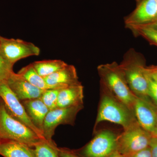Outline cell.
Returning <instances> with one entry per match:
<instances>
[{
  "mask_svg": "<svg viewBox=\"0 0 157 157\" xmlns=\"http://www.w3.org/2000/svg\"><path fill=\"white\" fill-rule=\"evenodd\" d=\"M98 71L101 83L114 98L134 112L137 96L129 88L119 64L113 62L100 65L98 66Z\"/></svg>",
  "mask_w": 157,
  "mask_h": 157,
  "instance_id": "cell-1",
  "label": "cell"
},
{
  "mask_svg": "<svg viewBox=\"0 0 157 157\" xmlns=\"http://www.w3.org/2000/svg\"><path fill=\"white\" fill-rule=\"evenodd\" d=\"M127 83L132 92L138 97H148V81L144 72L145 60L134 48L124 55L119 64Z\"/></svg>",
  "mask_w": 157,
  "mask_h": 157,
  "instance_id": "cell-2",
  "label": "cell"
},
{
  "mask_svg": "<svg viewBox=\"0 0 157 157\" xmlns=\"http://www.w3.org/2000/svg\"><path fill=\"white\" fill-rule=\"evenodd\" d=\"M101 86L103 95L98 109L95 128L100 123L107 121L120 125L125 130L137 121L133 111L114 98L101 83Z\"/></svg>",
  "mask_w": 157,
  "mask_h": 157,
  "instance_id": "cell-3",
  "label": "cell"
},
{
  "mask_svg": "<svg viewBox=\"0 0 157 157\" xmlns=\"http://www.w3.org/2000/svg\"><path fill=\"white\" fill-rule=\"evenodd\" d=\"M0 139L14 140L33 147L45 139L11 116L4 104L0 105Z\"/></svg>",
  "mask_w": 157,
  "mask_h": 157,
  "instance_id": "cell-4",
  "label": "cell"
},
{
  "mask_svg": "<svg viewBox=\"0 0 157 157\" xmlns=\"http://www.w3.org/2000/svg\"><path fill=\"white\" fill-rule=\"evenodd\" d=\"M151 133L142 128L137 121L118 136V152L127 157L149 146Z\"/></svg>",
  "mask_w": 157,
  "mask_h": 157,
  "instance_id": "cell-5",
  "label": "cell"
},
{
  "mask_svg": "<svg viewBox=\"0 0 157 157\" xmlns=\"http://www.w3.org/2000/svg\"><path fill=\"white\" fill-rule=\"evenodd\" d=\"M118 136L109 130L96 135L82 148L75 151L82 157H110L118 152Z\"/></svg>",
  "mask_w": 157,
  "mask_h": 157,
  "instance_id": "cell-6",
  "label": "cell"
},
{
  "mask_svg": "<svg viewBox=\"0 0 157 157\" xmlns=\"http://www.w3.org/2000/svg\"><path fill=\"white\" fill-rule=\"evenodd\" d=\"M83 108V105L65 108H57L49 110L45 119L43 135L45 140L53 141L52 137L57 127L60 124L73 125L77 113Z\"/></svg>",
  "mask_w": 157,
  "mask_h": 157,
  "instance_id": "cell-7",
  "label": "cell"
},
{
  "mask_svg": "<svg viewBox=\"0 0 157 157\" xmlns=\"http://www.w3.org/2000/svg\"><path fill=\"white\" fill-rule=\"evenodd\" d=\"M0 50L5 58L11 63L28 57L38 56L39 48L31 42L19 39H9L0 36Z\"/></svg>",
  "mask_w": 157,
  "mask_h": 157,
  "instance_id": "cell-8",
  "label": "cell"
},
{
  "mask_svg": "<svg viewBox=\"0 0 157 157\" xmlns=\"http://www.w3.org/2000/svg\"><path fill=\"white\" fill-rule=\"evenodd\" d=\"M0 97L4 101L7 111L11 116L25 124L41 137L45 138L32 122L21 101L11 90L6 81H0Z\"/></svg>",
  "mask_w": 157,
  "mask_h": 157,
  "instance_id": "cell-9",
  "label": "cell"
},
{
  "mask_svg": "<svg viewBox=\"0 0 157 157\" xmlns=\"http://www.w3.org/2000/svg\"><path fill=\"white\" fill-rule=\"evenodd\" d=\"M148 98L137 96L133 111L138 123L151 135L157 124V110Z\"/></svg>",
  "mask_w": 157,
  "mask_h": 157,
  "instance_id": "cell-10",
  "label": "cell"
},
{
  "mask_svg": "<svg viewBox=\"0 0 157 157\" xmlns=\"http://www.w3.org/2000/svg\"><path fill=\"white\" fill-rule=\"evenodd\" d=\"M157 20V5L155 0H137L136 8L124 19L126 27L144 25Z\"/></svg>",
  "mask_w": 157,
  "mask_h": 157,
  "instance_id": "cell-11",
  "label": "cell"
},
{
  "mask_svg": "<svg viewBox=\"0 0 157 157\" xmlns=\"http://www.w3.org/2000/svg\"><path fill=\"white\" fill-rule=\"evenodd\" d=\"M6 81L21 101L40 98L45 90L34 86L18 73L14 72L11 73Z\"/></svg>",
  "mask_w": 157,
  "mask_h": 157,
  "instance_id": "cell-12",
  "label": "cell"
},
{
  "mask_svg": "<svg viewBox=\"0 0 157 157\" xmlns=\"http://www.w3.org/2000/svg\"><path fill=\"white\" fill-rule=\"evenodd\" d=\"M44 78L48 85L55 89H62L68 86L81 84L78 81L76 68L73 65L67 64Z\"/></svg>",
  "mask_w": 157,
  "mask_h": 157,
  "instance_id": "cell-13",
  "label": "cell"
},
{
  "mask_svg": "<svg viewBox=\"0 0 157 157\" xmlns=\"http://www.w3.org/2000/svg\"><path fill=\"white\" fill-rule=\"evenodd\" d=\"M21 102L31 121L43 136V124L49 109L40 98L25 100Z\"/></svg>",
  "mask_w": 157,
  "mask_h": 157,
  "instance_id": "cell-14",
  "label": "cell"
},
{
  "mask_svg": "<svg viewBox=\"0 0 157 157\" xmlns=\"http://www.w3.org/2000/svg\"><path fill=\"white\" fill-rule=\"evenodd\" d=\"M83 87L82 85L69 86L60 90L58 97V108L83 105Z\"/></svg>",
  "mask_w": 157,
  "mask_h": 157,
  "instance_id": "cell-15",
  "label": "cell"
},
{
  "mask_svg": "<svg viewBox=\"0 0 157 157\" xmlns=\"http://www.w3.org/2000/svg\"><path fill=\"white\" fill-rule=\"evenodd\" d=\"M0 155L4 157H36L34 147L14 140L1 139Z\"/></svg>",
  "mask_w": 157,
  "mask_h": 157,
  "instance_id": "cell-16",
  "label": "cell"
},
{
  "mask_svg": "<svg viewBox=\"0 0 157 157\" xmlns=\"http://www.w3.org/2000/svg\"><path fill=\"white\" fill-rule=\"evenodd\" d=\"M32 64L38 74L43 78L53 74L67 65L61 60L40 61Z\"/></svg>",
  "mask_w": 157,
  "mask_h": 157,
  "instance_id": "cell-17",
  "label": "cell"
},
{
  "mask_svg": "<svg viewBox=\"0 0 157 157\" xmlns=\"http://www.w3.org/2000/svg\"><path fill=\"white\" fill-rule=\"evenodd\" d=\"M17 73L31 84L38 88L43 90L52 89L47 84L44 78L38 74L32 64L22 68Z\"/></svg>",
  "mask_w": 157,
  "mask_h": 157,
  "instance_id": "cell-18",
  "label": "cell"
},
{
  "mask_svg": "<svg viewBox=\"0 0 157 157\" xmlns=\"http://www.w3.org/2000/svg\"><path fill=\"white\" fill-rule=\"evenodd\" d=\"M36 157H61L59 147L53 141L43 139L34 147Z\"/></svg>",
  "mask_w": 157,
  "mask_h": 157,
  "instance_id": "cell-19",
  "label": "cell"
},
{
  "mask_svg": "<svg viewBox=\"0 0 157 157\" xmlns=\"http://www.w3.org/2000/svg\"><path fill=\"white\" fill-rule=\"evenodd\" d=\"M135 36L143 37L151 45L157 47V30L145 25H132L127 27Z\"/></svg>",
  "mask_w": 157,
  "mask_h": 157,
  "instance_id": "cell-20",
  "label": "cell"
},
{
  "mask_svg": "<svg viewBox=\"0 0 157 157\" xmlns=\"http://www.w3.org/2000/svg\"><path fill=\"white\" fill-rule=\"evenodd\" d=\"M60 90L52 89L45 90L40 98L49 110L58 108L57 102Z\"/></svg>",
  "mask_w": 157,
  "mask_h": 157,
  "instance_id": "cell-21",
  "label": "cell"
},
{
  "mask_svg": "<svg viewBox=\"0 0 157 157\" xmlns=\"http://www.w3.org/2000/svg\"><path fill=\"white\" fill-rule=\"evenodd\" d=\"M14 65L5 58L0 50V81H6L12 73L14 72Z\"/></svg>",
  "mask_w": 157,
  "mask_h": 157,
  "instance_id": "cell-22",
  "label": "cell"
},
{
  "mask_svg": "<svg viewBox=\"0 0 157 157\" xmlns=\"http://www.w3.org/2000/svg\"><path fill=\"white\" fill-rule=\"evenodd\" d=\"M145 74L148 81V97L151 99L157 110V83L146 73Z\"/></svg>",
  "mask_w": 157,
  "mask_h": 157,
  "instance_id": "cell-23",
  "label": "cell"
},
{
  "mask_svg": "<svg viewBox=\"0 0 157 157\" xmlns=\"http://www.w3.org/2000/svg\"><path fill=\"white\" fill-rule=\"evenodd\" d=\"M59 152L61 157H82L75 151L65 147H59Z\"/></svg>",
  "mask_w": 157,
  "mask_h": 157,
  "instance_id": "cell-24",
  "label": "cell"
},
{
  "mask_svg": "<svg viewBox=\"0 0 157 157\" xmlns=\"http://www.w3.org/2000/svg\"><path fill=\"white\" fill-rule=\"evenodd\" d=\"M144 72L157 83V65L145 67Z\"/></svg>",
  "mask_w": 157,
  "mask_h": 157,
  "instance_id": "cell-25",
  "label": "cell"
},
{
  "mask_svg": "<svg viewBox=\"0 0 157 157\" xmlns=\"http://www.w3.org/2000/svg\"><path fill=\"white\" fill-rule=\"evenodd\" d=\"M127 157H152L149 146Z\"/></svg>",
  "mask_w": 157,
  "mask_h": 157,
  "instance_id": "cell-26",
  "label": "cell"
},
{
  "mask_svg": "<svg viewBox=\"0 0 157 157\" xmlns=\"http://www.w3.org/2000/svg\"><path fill=\"white\" fill-rule=\"evenodd\" d=\"M149 147L150 148L152 157H157V138L152 137L150 142Z\"/></svg>",
  "mask_w": 157,
  "mask_h": 157,
  "instance_id": "cell-27",
  "label": "cell"
},
{
  "mask_svg": "<svg viewBox=\"0 0 157 157\" xmlns=\"http://www.w3.org/2000/svg\"><path fill=\"white\" fill-rule=\"evenodd\" d=\"M144 25L151 27L157 30V20L154 21V22L151 23L149 24L146 25Z\"/></svg>",
  "mask_w": 157,
  "mask_h": 157,
  "instance_id": "cell-28",
  "label": "cell"
},
{
  "mask_svg": "<svg viewBox=\"0 0 157 157\" xmlns=\"http://www.w3.org/2000/svg\"><path fill=\"white\" fill-rule=\"evenodd\" d=\"M151 135L152 137H156L157 138V124L155 128L154 131L152 133Z\"/></svg>",
  "mask_w": 157,
  "mask_h": 157,
  "instance_id": "cell-29",
  "label": "cell"
},
{
  "mask_svg": "<svg viewBox=\"0 0 157 157\" xmlns=\"http://www.w3.org/2000/svg\"><path fill=\"white\" fill-rule=\"evenodd\" d=\"M110 157H124V156H123L122 155L120 154L119 153H117L113 155H112V156Z\"/></svg>",
  "mask_w": 157,
  "mask_h": 157,
  "instance_id": "cell-30",
  "label": "cell"
},
{
  "mask_svg": "<svg viewBox=\"0 0 157 157\" xmlns=\"http://www.w3.org/2000/svg\"><path fill=\"white\" fill-rule=\"evenodd\" d=\"M155 1L156 2V4L157 5V0H155Z\"/></svg>",
  "mask_w": 157,
  "mask_h": 157,
  "instance_id": "cell-31",
  "label": "cell"
}]
</instances>
